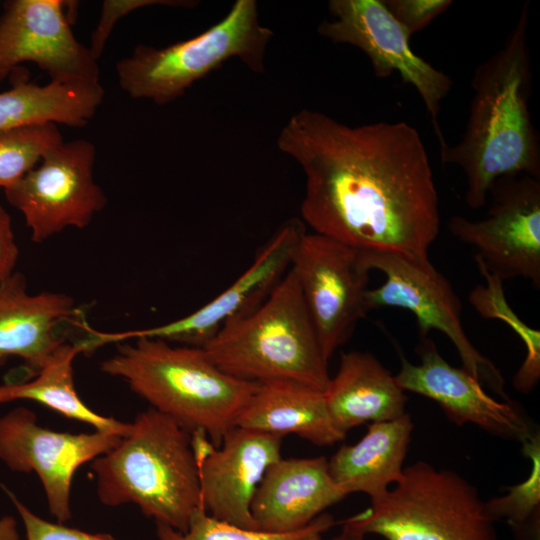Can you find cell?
<instances>
[{
	"label": "cell",
	"instance_id": "obj_1",
	"mask_svg": "<svg viewBox=\"0 0 540 540\" xmlns=\"http://www.w3.org/2000/svg\"><path fill=\"white\" fill-rule=\"evenodd\" d=\"M306 176L304 224L361 252L428 260L440 230L433 171L404 121L351 127L315 110L292 115L277 138Z\"/></svg>",
	"mask_w": 540,
	"mask_h": 540
},
{
	"label": "cell",
	"instance_id": "obj_2",
	"mask_svg": "<svg viewBox=\"0 0 540 540\" xmlns=\"http://www.w3.org/2000/svg\"><path fill=\"white\" fill-rule=\"evenodd\" d=\"M526 1L502 47L475 70L466 128L455 145L440 147L442 163L466 176L469 208L483 207L494 182L502 177L540 178V146L532 123V84Z\"/></svg>",
	"mask_w": 540,
	"mask_h": 540
},
{
	"label": "cell",
	"instance_id": "obj_3",
	"mask_svg": "<svg viewBox=\"0 0 540 540\" xmlns=\"http://www.w3.org/2000/svg\"><path fill=\"white\" fill-rule=\"evenodd\" d=\"M134 340L119 344L101 370L124 379L151 408L190 434L205 433L219 447L259 383L226 374L203 348L155 338Z\"/></svg>",
	"mask_w": 540,
	"mask_h": 540
},
{
	"label": "cell",
	"instance_id": "obj_4",
	"mask_svg": "<svg viewBox=\"0 0 540 540\" xmlns=\"http://www.w3.org/2000/svg\"><path fill=\"white\" fill-rule=\"evenodd\" d=\"M91 469L102 504H136L156 523L179 532L187 531L193 512L203 506L191 434L151 407Z\"/></svg>",
	"mask_w": 540,
	"mask_h": 540
},
{
	"label": "cell",
	"instance_id": "obj_5",
	"mask_svg": "<svg viewBox=\"0 0 540 540\" xmlns=\"http://www.w3.org/2000/svg\"><path fill=\"white\" fill-rule=\"evenodd\" d=\"M203 350L220 370L244 381L294 382L324 392L330 380L291 268L258 308L225 324Z\"/></svg>",
	"mask_w": 540,
	"mask_h": 540
},
{
	"label": "cell",
	"instance_id": "obj_6",
	"mask_svg": "<svg viewBox=\"0 0 540 540\" xmlns=\"http://www.w3.org/2000/svg\"><path fill=\"white\" fill-rule=\"evenodd\" d=\"M272 37V30L259 22L257 2L236 0L221 20L192 38L164 48L137 45L116 63L118 83L133 99L165 105L231 58L264 72Z\"/></svg>",
	"mask_w": 540,
	"mask_h": 540
},
{
	"label": "cell",
	"instance_id": "obj_7",
	"mask_svg": "<svg viewBox=\"0 0 540 540\" xmlns=\"http://www.w3.org/2000/svg\"><path fill=\"white\" fill-rule=\"evenodd\" d=\"M365 510L345 519L386 540H497L485 502L464 477L426 461L404 467L401 479Z\"/></svg>",
	"mask_w": 540,
	"mask_h": 540
},
{
	"label": "cell",
	"instance_id": "obj_8",
	"mask_svg": "<svg viewBox=\"0 0 540 540\" xmlns=\"http://www.w3.org/2000/svg\"><path fill=\"white\" fill-rule=\"evenodd\" d=\"M362 254L370 270L385 275L379 287L365 291L367 311L380 307L409 310L416 317L422 338L430 330L444 333L458 351L462 368L502 400H511L500 370L467 337L461 322V303L451 283L429 259L418 261L389 252Z\"/></svg>",
	"mask_w": 540,
	"mask_h": 540
},
{
	"label": "cell",
	"instance_id": "obj_9",
	"mask_svg": "<svg viewBox=\"0 0 540 540\" xmlns=\"http://www.w3.org/2000/svg\"><path fill=\"white\" fill-rule=\"evenodd\" d=\"M95 159L91 141L62 142L4 190L23 214L32 241L42 243L70 227L83 229L104 209L107 197L94 179Z\"/></svg>",
	"mask_w": 540,
	"mask_h": 540
},
{
	"label": "cell",
	"instance_id": "obj_10",
	"mask_svg": "<svg viewBox=\"0 0 540 540\" xmlns=\"http://www.w3.org/2000/svg\"><path fill=\"white\" fill-rule=\"evenodd\" d=\"M290 268L314 326L324 358L353 334L368 312L364 294L370 269L361 251L318 233H305Z\"/></svg>",
	"mask_w": 540,
	"mask_h": 540
},
{
	"label": "cell",
	"instance_id": "obj_11",
	"mask_svg": "<svg viewBox=\"0 0 540 540\" xmlns=\"http://www.w3.org/2000/svg\"><path fill=\"white\" fill-rule=\"evenodd\" d=\"M487 215L449 220L455 238L476 250L487 270L502 281L524 278L540 287V178L502 177L490 188Z\"/></svg>",
	"mask_w": 540,
	"mask_h": 540
},
{
	"label": "cell",
	"instance_id": "obj_12",
	"mask_svg": "<svg viewBox=\"0 0 540 540\" xmlns=\"http://www.w3.org/2000/svg\"><path fill=\"white\" fill-rule=\"evenodd\" d=\"M305 224L292 218L282 224L252 264L223 292L196 311L172 322L123 332L91 331L95 348L140 337L203 348L228 322L258 308L285 276Z\"/></svg>",
	"mask_w": 540,
	"mask_h": 540
},
{
	"label": "cell",
	"instance_id": "obj_13",
	"mask_svg": "<svg viewBox=\"0 0 540 540\" xmlns=\"http://www.w3.org/2000/svg\"><path fill=\"white\" fill-rule=\"evenodd\" d=\"M328 9L332 20L319 25V34L333 43L362 50L376 77L387 78L398 73L404 82L412 85L431 118L439 146L445 145L438 117L441 102L452 87L450 77L411 49V37L383 0H330Z\"/></svg>",
	"mask_w": 540,
	"mask_h": 540
},
{
	"label": "cell",
	"instance_id": "obj_14",
	"mask_svg": "<svg viewBox=\"0 0 540 540\" xmlns=\"http://www.w3.org/2000/svg\"><path fill=\"white\" fill-rule=\"evenodd\" d=\"M122 437L92 433L57 432L41 427L36 414L17 407L0 416V459L12 471L38 475L50 513L64 523L71 518V483L86 462L115 448Z\"/></svg>",
	"mask_w": 540,
	"mask_h": 540
},
{
	"label": "cell",
	"instance_id": "obj_15",
	"mask_svg": "<svg viewBox=\"0 0 540 540\" xmlns=\"http://www.w3.org/2000/svg\"><path fill=\"white\" fill-rule=\"evenodd\" d=\"M67 1L8 0L0 14V81L24 62L60 84H99L100 67L71 29Z\"/></svg>",
	"mask_w": 540,
	"mask_h": 540
},
{
	"label": "cell",
	"instance_id": "obj_16",
	"mask_svg": "<svg viewBox=\"0 0 540 540\" xmlns=\"http://www.w3.org/2000/svg\"><path fill=\"white\" fill-rule=\"evenodd\" d=\"M191 436L206 512L216 520L255 530L251 503L267 468L282 457L283 437L234 426L215 447L203 432Z\"/></svg>",
	"mask_w": 540,
	"mask_h": 540
},
{
	"label": "cell",
	"instance_id": "obj_17",
	"mask_svg": "<svg viewBox=\"0 0 540 540\" xmlns=\"http://www.w3.org/2000/svg\"><path fill=\"white\" fill-rule=\"evenodd\" d=\"M419 364L401 358L394 375L404 390L436 402L455 425L473 424L504 440L523 443L535 430L518 403L498 400L463 368L450 365L431 338H422L416 350Z\"/></svg>",
	"mask_w": 540,
	"mask_h": 540
},
{
	"label": "cell",
	"instance_id": "obj_18",
	"mask_svg": "<svg viewBox=\"0 0 540 540\" xmlns=\"http://www.w3.org/2000/svg\"><path fill=\"white\" fill-rule=\"evenodd\" d=\"M83 312L65 293L28 292L25 276L15 271L0 282V362L11 356L23 360L32 376L66 339L60 326H79Z\"/></svg>",
	"mask_w": 540,
	"mask_h": 540
},
{
	"label": "cell",
	"instance_id": "obj_19",
	"mask_svg": "<svg viewBox=\"0 0 540 540\" xmlns=\"http://www.w3.org/2000/svg\"><path fill=\"white\" fill-rule=\"evenodd\" d=\"M347 495L333 481L328 459L280 458L265 471L251 503L255 530L286 534L305 528Z\"/></svg>",
	"mask_w": 540,
	"mask_h": 540
},
{
	"label": "cell",
	"instance_id": "obj_20",
	"mask_svg": "<svg viewBox=\"0 0 540 540\" xmlns=\"http://www.w3.org/2000/svg\"><path fill=\"white\" fill-rule=\"evenodd\" d=\"M334 426L347 433L367 422L406 413L407 396L395 376L371 353L343 352L336 375L323 392Z\"/></svg>",
	"mask_w": 540,
	"mask_h": 540
},
{
	"label": "cell",
	"instance_id": "obj_21",
	"mask_svg": "<svg viewBox=\"0 0 540 540\" xmlns=\"http://www.w3.org/2000/svg\"><path fill=\"white\" fill-rule=\"evenodd\" d=\"M411 416L371 422L355 444L342 445L328 459L333 481L346 495L365 493L371 500L385 494L403 475L413 431Z\"/></svg>",
	"mask_w": 540,
	"mask_h": 540
},
{
	"label": "cell",
	"instance_id": "obj_22",
	"mask_svg": "<svg viewBox=\"0 0 540 540\" xmlns=\"http://www.w3.org/2000/svg\"><path fill=\"white\" fill-rule=\"evenodd\" d=\"M235 426L282 437L295 434L319 447L346 437L334 426L322 391L286 381L259 384Z\"/></svg>",
	"mask_w": 540,
	"mask_h": 540
},
{
	"label": "cell",
	"instance_id": "obj_23",
	"mask_svg": "<svg viewBox=\"0 0 540 540\" xmlns=\"http://www.w3.org/2000/svg\"><path fill=\"white\" fill-rule=\"evenodd\" d=\"M104 94L101 83L39 85L17 77L9 90L0 92V130L44 122L83 127L96 114Z\"/></svg>",
	"mask_w": 540,
	"mask_h": 540
},
{
	"label": "cell",
	"instance_id": "obj_24",
	"mask_svg": "<svg viewBox=\"0 0 540 540\" xmlns=\"http://www.w3.org/2000/svg\"><path fill=\"white\" fill-rule=\"evenodd\" d=\"M83 353L78 341L64 342L32 378L0 384V405L16 400H31L67 418L87 423L95 430L128 435L131 423L102 416L90 409L78 395L73 377V361Z\"/></svg>",
	"mask_w": 540,
	"mask_h": 540
},
{
	"label": "cell",
	"instance_id": "obj_25",
	"mask_svg": "<svg viewBox=\"0 0 540 540\" xmlns=\"http://www.w3.org/2000/svg\"><path fill=\"white\" fill-rule=\"evenodd\" d=\"M479 272L485 280L469 295L473 308L486 319H498L518 335L526 349V356L513 377L514 388L521 393H530L540 378V331L529 327L509 306L503 289V281L489 272L482 261L475 257Z\"/></svg>",
	"mask_w": 540,
	"mask_h": 540
},
{
	"label": "cell",
	"instance_id": "obj_26",
	"mask_svg": "<svg viewBox=\"0 0 540 540\" xmlns=\"http://www.w3.org/2000/svg\"><path fill=\"white\" fill-rule=\"evenodd\" d=\"M64 142L57 124L35 123L0 130V188H9Z\"/></svg>",
	"mask_w": 540,
	"mask_h": 540
},
{
	"label": "cell",
	"instance_id": "obj_27",
	"mask_svg": "<svg viewBox=\"0 0 540 540\" xmlns=\"http://www.w3.org/2000/svg\"><path fill=\"white\" fill-rule=\"evenodd\" d=\"M333 525V516L322 513L301 530L286 534L265 533L216 520L201 506L193 512L186 532L156 523V533L158 540H322V535Z\"/></svg>",
	"mask_w": 540,
	"mask_h": 540
},
{
	"label": "cell",
	"instance_id": "obj_28",
	"mask_svg": "<svg viewBox=\"0 0 540 540\" xmlns=\"http://www.w3.org/2000/svg\"><path fill=\"white\" fill-rule=\"evenodd\" d=\"M522 453L531 460L528 477L521 483L507 487L508 493L485 502L487 516L493 521L505 520L520 529L531 518L539 515L540 507V433H533L523 442Z\"/></svg>",
	"mask_w": 540,
	"mask_h": 540
},
{
	"label": "cell",
	"instance_id": "obj_29",
	"mask_svg": "<svg viewBox=\"0 0 540 540\" xmlns=\"http://www.w3.org/2000/svg\"><path fill=\"white\" fill-rule=\"evenodd\" d=\"M197 3L191 0H105L102 2L99 21L91 34L89 50L98 60L116 23L135 10L156 5L191 8Z\"/></svg>",
	"mask_w": 540,
	"mask_h": 540
},
{
	"label": "cell",
	"instance_id": "obj_30",
	"mask_svg": "<svg viewBox=\"0 0 540 540\" xmlns=\"http://www.w3.org/2000/svg\"><path fill=\"white\" fill-rule=\"evenodd\" d=\"M20 515L27 540H116L109 534L89 533L52 523L34 514L6 486H2Z\"/></svg>",
	"mask_w": 540,
	"mask_h": 540
},
{
	"label": "cell",
	"instance_id": "obj_31",
	"mask_svg": "<svg viewBox=\"0 0 540 540\" xmlns=\"http://www.w3.org/2000/svg\"><path fill=\"white\" fill-rule=\"evenodd\" d=\"M386 8L411 37L452 5L451 0H385Z\"/></svg>",
	"mask_w": 540,
	"mask_h": 540
},
{
	"label": "cell",
	"instance_id": "obj_32",
	"mask_svg": "<svg viewBox=\"0 0 540 540\" xmlns=\"http://www.w3.org/2000/svg\"><path fill=\"white\" fill-rule=\"evenodd\" d=\"M18 257L11 218L0 204V282L15 272Z\"/></svg>",
	"mask_w": 540,
	"mask_h": 540
},
{
	"label": "cell",
	"instance_id": "obj_33",
	"mask_svg": "<svg viewBox=\"0 0 540 540\" xmlns=\"http://www.w3.org/2000/svg\"><path fill=\"white\" fill-rule=\"evenodd\" d=\"M0 540H19L17 523L13 517H0Z\"/></svg>",
	"mask_w": 540,
	"mask_h": 540
},
{
	"label": "cell",
	"instance_id": "obj_34",
	"mask_svg": "<svg viewBox=\"0 0 540 540\" xmlns=\"http://www.w3.org/2000/svg\"><path fill=\"white\" fill-rule=\"evenodd\" d=\"M342 529L338 535L333 537L331 540H364L365 534L354 528L348 522L343 520L341 522Z\"/></svg>",
	"mask_w": 540,
	"mask_h": 540
}]
</instances>
